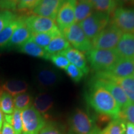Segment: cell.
<instances>
[{
  "label": "cell",
  "instance_id": "obj_42",
  "mask_svg": "<svg viewBox=\"0 0 134 134\" xmlns=\"http://www.w3.org/2000/svg\"><path fill=\"white\" fill-rule=\"evenodd\" d=\"M133 76H134V72H133Z\"/></svg>",
  "mask_w": 134,
  "mask_h": 134
},
{
  "label": "cell",
  "instance_id": "obj_21",
  "mask_svg": "<svg viewBox=\"0 0 134 134\" xmlns=\"http://www.w3.org/2000/svg\"><path fill=\"white\" fill-rule=\"evenodd\" d=\"M90 0H76L75 6V23H80L94 12Z\"/></svg>",
  "mask_w": 134,
  "mask_h": 134
},
{
  "label": "cell",
  "instance_id": "obj_35",
  "mask_svg": "<svg viewBox=\"0 0 134 134\" xmlns=\"http://www.w3.org/2000/svg\"><path fill=\"white\" fill-rule=\"evenodd\" d=\"M49 60L55 66L62 70H65L70 65L68 59L61 53L51 55Z\"/></svg>",
  "mask_w": 134,
  "mask_h": 134
},
{
  "label": "cell",
  "instance_id": "obj_18",
  "mask_svg": "<svg viewBox=\"0 0 134 134\" xmlns=\"http://www.w3.org/2000/svg\"><path fill=\"white\" fill-rule=\"evenodd\" d=\"M54 100L52 96L46 93L38 94L34 98L33 106L45 119L47 117L48 113L53 108Z\"/></svg>",
  "mask_w": 134,
  "mask_h": 134
},
{
  "label": "cell",
  "instance_id": "obj_24",
  "mask_svg": "<svg viewBox=\"0 0 134 134\" xmlns=\"http://www.w3.org/2000/svg\"><path fill=\"white\" fill-rule=\"evenodd\" d=\"M21 18H18L0 32V50L6 48L13 33L19 26Z\"/></svg>",
  "mask_w": 134,
  "mask_h": 134
},
{
  "label": "cell",
  "instance_id": "obj_43",
  "mask_svg": "<svg viewBox=\"0 0 134 134\" xmlns=\"http://www.w3.org/2000/svg\"><path fill=\"white\" fill-rule=\"evenodd\" d=\"M71 134H72V133H71Z\"/></svg>",
  "mask_w": 134,
  "mask_h": 134
},
{
  "label": "cell",
  "instance_id": "obj_31",
  "mask_svg": "<svg viewBox=\"0 0 134 134\" xmlns=\"http://www.w3.org/2000/svg\"><path fill=\"white\" fill-rule=\"evenodd\" d=\"M117 119H119L126 123L134 124V103H130L127 106L121 109Z\"/></svg>",
  "mask_w": 134,
  "mask_h": 134
},
{
  "label": "cell",
  "instance_id": "obj_14",
  "mask_svg": "<svg viewBox=\"0 0 134 134\" xmlns=\"http://www.w3.org/2000/svg\"><path fill=\"white\" fill-rule=\"evenodd\" d=\"M63 1L64 0H42L32 10V12L36 15L55 20Z\"/></svg>",
  "mask_w": 134,
  "mask_h": 134
},
{
  "label": "cell",
  "instance_id": "obj_6",
  "mask_svg": "<svg viewBox=\"0 0 134 134\" xmlns=\"http://www.w3.org/2000/svg\"><path fill=\"white\" fill-rule=\"evenodd\" d=\"M63 36L76 49L88 52L93 48L91 40L86 36L78 23H75L62 32Z\"/></svg>",
  "mask_w": 134,
  "mask_h": 134
},
{
  "label": "cell",
  "instance_id": "obj_13",
  "mask_svg": "<svg viewBox=\"0 0 134 134\" xmlns=\"http://www.w3.org/2000/svg\"><path fill=\"white\" fill-rule=\"evenodd\" d=\"M93 81L106 89L111 94L121 109L131 103L121 87L113 80L95 77Z\"/></svg>",
  "mask_w": 134,
  "mask_h": 134
},
{
  "label": "cell",
  "instance_id": "obj_10",
  "mask_svg": "<svg viewBox=\"0 0 134 134\" xmlns=\"http://www.w3.org/2000/svg\"><path fill=\"white\" fill-rule=\"evenodd\" d=\"M134 72V60L119 58L109 71L97 73L96 78L105 79L124 78L131 76Z\"/></svg>",
  "mask_w": 134,
  "mask_h": 134
},
{
  "label": "cell",
  "instance_id": "obj_37",
  "mask_svg": "<svg viewBox=\"0 0 134 134\" xmlns=\"http://www.w3.org/2000/svg\"><path fill=\"white\" fill-rule=\"evenodd\" d=\"M19 0H0V8L2 10L15 11Z\"/></svg>",
  "mask_w": 134,
  "mask_h": 134
},
{
  "label": "cell",
  "instance_id": "obj_33",
  "mask_svg": "<svg viewBox=\"0 0 134 134\" xmlns=\"http://www.w3.org/2000/svg\"><path fill=\"white\" fill-rule=\"evenodd\" d=\"M18 17L14 13L8 10L0 11V32Z\"/></svg>",
  "mask_w": 134,
  "mask_h": 134
},
{
  "label": "cell",
  "instance_id": "obj_5",
  "mask_svg": "<svg viewBox=\"0 0 134 134\" xmlns=\"http://www.w3.org/2000/svg\"><path fill=\"white\" fill-rule=\"evenodd\" d=\"M122 36V32L110 24L92 40L93 48L113 50L116 47Z\"/></svg>",
  "mask_w": 134,
  "mask_h": 134
},
{
  "label": "cell",
  "instance_id": "obj_12",
  "mask_svg": "<svg viewBox=\"0 0 134 134\" xmlns=\"http://www.w3.org/2000/svg\"><path fill=\"white\" fill-rule=\"evenodd\" d=\"M76 0H64L56 16V22L60 31L75 23Z\"/></svg>",
  "mask_w": 134,
  "mask_h": 134
},
{
  "label": "cell",
  "instance_id": "obj_22",
  "mask_svg": "<svg viewBox=\"0 0 134 134\" xmlns=\"http://www.w3.org/2000/svg\"><path fill=\"white\" fill-rule=\"evenodd\" d=\"M70 47V44L62 34L55 37L44 49L50 57L52 55L62 52Z\"/></svg>",
  "mask_w": 134,
  "mask_h": 134
},
{
  "label": "cell",
  "instance_id": "obj_40",
  "mask_svg": "<svg viewBox=\"0 0 134 134\" xmlns=\"http://www.w3.org/2000/svg\"><path fill=\"white\" fill-rule=\"evenodd\" d=\"M125 134H134V124L131 123H126Z\"/></svg>",
  "mask_w": 134,
  "mask_h": 134
},
{
  "label": "cell",
  "instance_id": "obj_9",
  "mask_svg": "<svg viewBox=\"0 0 134 134\" xmlns=\"http://www.w3.org/2000/svg\"><path fill=\"white\" fill-rule=\"evenodd\" d=\"M35 80L37 86L43 90H50L56 87L61 81V76L54 68L40 66L36 70Z\"/></svg>",
  "mask_w": 134,
  "mask_h": 134
},
{
  "label": "cell",
  "instance_id": "obj_4",
  "mask_svg": "<svg viewBox=\"0 0 134 134\" xmlns=\"http://www.w3.org/2000/svg\"><path fill=\"white\" fill-rule=\"evenodd\" d=\"M109 21V14L96 11L78 24L86 36L90 40H93L108 26Z\"/></svg>",
  "mask_w": 134,
  "mask_h": 134
},
{
  "label": "cell",
  "instance_id": "obj_17",
  "mask_svg": "<svg viewBox=\"0 0 134 134\" xmlns=\"http://www.w3.org/2000/svg\"><path fill=\"white\" fill-rule=\"evenodd\" d=\"M68 59L71 64L75 65L82 70L85 75H88L90 68L87 64V60L83 52L75 48L70 47L61 52Z\"/></svg>",
  "mask_w": 134,
  "mask_h": 134
},
{
  "label": "cell",
  "instance_id": "obj_25",
  "mask_svg": "<svg viewBox=\"0 0 134 134\" xmlns=\"http://www.w3.org/2000/svg\"><path fill=\"white\" fill-rule=\"evenodd\" d=\"M4 120L13 127L15 133L22 134L23 132L22 110L15 109L12 114H4Z\"/></svg>",
  "mask_w": 134,
  "mask_h": 134
},
{
  "label": "cell",
  "instance_id": "obj_39",
  "mask_svg": "<svg viewBox=\"0 0 134 134\" xmlns=\"http://www.w3.org/2000/svg\"><path fill=\"white\" fill-rule=\"evenodd\" d=\"M117 5H119L121 7L123 6H128L132 7L134 6V0H115Z\"/></svg>",
  "mask_w": 134,
  "mask_h": 134
},
{
  "label": "cell",
  "instance_id": "obj_3",
  "mask_svg": "<svg viewBox=\"0 0 134 134\" xmlns=\"http://www.w3.org/2000/svg\"><path fill=\"white\" fill-rule=\"evenodd\" d=\"M69 125L72 134H94L99 129L94 119L79 108L72 113L69 118Z\"/></svg>",
  "mask_w": 134,
  "mask_h": 134
},
{
  "label": "cell",
  "instance_id": "obj_29",
  "mask_svg": "<svg viewBox=\"0 0 134 134\" xmlns=\"http://www.w3.org/2000/svg\"><path fill=\"white\" fill-rule=\"evenodd\" d=\"M93 4L94 9L99 12L107 13L109 14L113 13L117 8L115 0H90Z\"/></svg>",
  "mask_w": 134,
  "mask_h": 134
},
{
  "label": "cell",
  "instance_id": "obj_38",
  "mask_svg": "<svg viewBox=\"0 0 134 134\" xmlns=\"http://www.w3.org/2000/svg\"><path fill=\"white\" fill-rule=\"evenodd\" d=\"M0 134H16L13 127L4 120Z\"/></svg>",
  "mask_w": 134,
  "mask_h": 134
},
{
  "label": "cell",
  "instance_id": "obj_26",
  "mask_svg": "<svg viewBox=\"0 0 134 134\" xmlns=\"http://www.w3.org/2000/svg\"><path fill=\"white\" fill-rule=\"evenodd\" d=\"M110 80V79H109ZM115 81L122 88L129 99L131 103H134V78L132 76L124 78L110 79Z\"/></svg>",
  "mask_w": 134,
  "mask_h": 134
},
{
  "label": "cell",
  "instance_id": "obj_7",
  "mask_svg": "<svg viewBox=\"0 0 134 134\" xmlns=\"http://www.w3.org/2000/svg\"><path fill=\"white\" fill-rule=\"evenodd\" d=\"M22 134H38L46 124V119L32 105L22 110Z\"/></svg>",
  "mask_w": 134,
  "mask_h": 134
},
{
  "label": "cell",
  "instance_id": "obj_16",
  "mask_svg": "<svg viewBox=\"0 0 134 134\" xmlns=\"http://www.w3.org/2000/svg\"><path fill=\"white\" fill-rule=\"evenodd\" d=\"M31 35L32 32L25 23L24 18H21L19 26L13 33L6 48H18L23 43L30 40Z\"/></svg>",
  "mask_w": 134,
  "mask_h": 134
},
{
  "label": "cell",
  "instance_id": "obj_34",
  "mask_svg": "<svg viewBox=\"0 0 134 134\" xmlns=\"http://www.w3.org/2000/svg\"><path fill=\"white\" fill-rule=\"evenodd\" d=\"M64 70L68 76L75 83H79L85 76L82 70L72 64H70Z\"/></svg>",
  "mask_w": 134,
  "mask_h": 134
},
{
  "label": "cell",
  "instance_id": "obj_11",
  "mask_svg": "<svg viewBox=\"0 0 134 134\" xmlns=\"http://www.w3.org/2000/svg\"><path fill=\"white\" fill-rule=\"evenodd\" d=\"M24 21L32 33L57 32L60 31L55 20L38 15L25 17Z\"/></svg>",
  "mask_w": 134,
  "mask_h": 134
},
{
  "label": "cell",
  "instance_id": "obj_8",
  "mask_svg": "<svg viewBox=\"0 0 134 134\" xmlns=\"http://www.w3.org/2000/svg\"><path fill=\"white\" fill-rule=\"evenodd\" d=\"M111 24L122 32L134 34V9L117 7L113 12Z\"/></svg>",
  "mask_w": 134,
  "mask_h": 134
},
{
  "label": "cell",
  "instance_id": "obj_23",
  "mask_svg": "<svg viewBox=\"0 0 134 134\" xmlns=\"http://www.w3.org/2000/svg\"><path fill=\"white\" fill-rule=\"evenodd\" d=\"M125 129L126 122L119 119H114L102 130L97 129L94 134H125Z\"/></svg>",
  "mask_w": 134,
  "mask_h": 134
},
{
  "label": "cell",
  "instance_id": "obj_2",
  "mask_svg": "<svg viewBox=\"0 0 134 134\" xmlns=\"http://www.w3.org/2000/svg\"><path fill=\"white\" fill-rule=\"evenodd\" d=\"M86 57L91 68L96 73L109 71L120 58L114 50L98 48L87 52Z\"/></svg>",
  "mask_w": 134,
  "mask_h": 134
},
{
  "label": "cell",
  "instance_id": "obj_1",
  "mask_svg": "<svg viewBox=\"0 0 134 134\" xmlns=\"http://www.w3.org/2000/svg\"><path fill=\"white\" fill-rule=\"evenodd\" d=\"M89 105L97 113L109 115L117 119L120 107L106 89L93 81L86 94Z\"/></svg>",
  "mask_w": 134,
  "mask_h": 134
},
{
  "label": "cell",
  "instance_id": "obj_27",
  "mask_svg": "<svg viewBox=\"0 0 134 134\" xmlns=\"http://www.w3.org/2000/svg\"><path fill=\"white\" fill-rule=\"evenodd\" d=\"M62 34L61 31L57 32H48V33H32L31 38L32 41L35 42L38 46L45 48L49 44L52 40L55 37Z\"/></svg>",
  "mask_w": 134,
  "mask_h": 134
},
{
  "label": "cell",
  "instance_id": "obj_32",
  "mask_svg": "<svg viewBox=\"0 0 134 134\" xmlns=\"http://www.w3.org/2000/svg\"><path fill=\"white\" fill-rule=\"evenodd\" d=\"M38 134H64V129L55 122H46Z\"/></svg>",
  "mask_w": 134,
  "mask_h": 134
},
{
  "label": "cell",
  "instance_id": "obj_19",
  "mask_svg": "<svg viewBox=\"0 0 134 134\" xmlns=\"http://www.w3.org/2000/svg\"><path fill=\"white\" fill-rule=\"evenodd\" d=\"M20 52L30 55L34 57L43 58L45 60H49L50 56L45 49L37 43L34 42L31 39L23 43L18 48Z\"/></svg>",
  "mask_w": 134,
  "mask_h": 134
},
{
  "label": "cell",
  "instance_id": "obj_36",
  "mask_svg": "<svg viewBox=\"0 0 134 134\" xmlns=\"http://www.w3.org/2000/svg\"><path fill=\"white\" fill-rule=\"evenodd\" d=\"M41 1L42 0H19L17 9L21 11L33 10Z\"/></svg>",
  "mask_w": 134,
  "mask_h": 134
},
{
  "label": "cell",
  "instance_id": "obj_41",
  "mask_svg": "<svg viewBox=\"0 0 134 134\" xmlns=\"http://www.w3.org/2000/svg\"><path fill=\"white\" fill-rule=\"evenodd\" d=\"M3 122H4V116H3L2 111H1V109H0V133H1Z\"/></svg>",
  "mask_w": 134,
  "mask_h": 134
},
{
  "label": "cell",
  "instance_id": "obj_15",
  "mask_svg": "<svg viewBox=\"0 0 134 134\" xmlns=\"http://www.w3.org/2000/svg\"><path fill=\"white\" fill-rule=\"evenodd\" d=\"M114 50L120 58L134 60V34H122Z\"/></svg>",
  "mask_w": 134,
  "mask_h": 134
},
{
  "label": "cell",
  "instance_id": "obj_28",
  "mask_svg": "<svg viewBox=\"0 0 134 134\" xmlns=\"http://www.w3.org/2000/svg\"><path fill=\"white\" fill-rule=\"evenodd\" d=\"M0 109L4 114H12L14 110L13 96L0 89Z\"/></svg>",
  "mask_w": 134,
  "mask_h": 134
},
{
  "label": "cell",
  "instance_id": "obj_30",
  "mask_svg": "<svg viewBox=\"0 0 134 134\" xmlns=\"http://www.w3.org/2000/svg\"><path fill=\"white\" fill-rule=\"evenodd\" d=\"M14 109L23 110L32 105V99L29 94L24 93L13 96Z\"/></svg>",
  "mask_w": 134,
  "mask_h": 134
},
{
  "label": "cell",
  "instance_id": "obj_20",
  "mask_svg": "<svg viewBox=\"0 0 134 134\" xmlns=\"http://www.w3.org/2000/svg\"><path fill=\"white\" fill-rule=\"evenodd\" d=\"M1 90L14 96L19 94L26 93L28 90V84L21 80L11 79L7 80L1 86Z\"/></svg>",
  "mask_w": 134,
  "mask_h": 134
}]
</instances>
